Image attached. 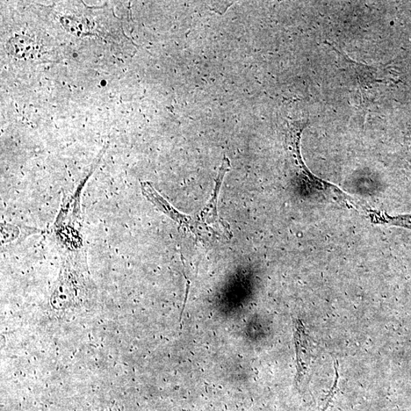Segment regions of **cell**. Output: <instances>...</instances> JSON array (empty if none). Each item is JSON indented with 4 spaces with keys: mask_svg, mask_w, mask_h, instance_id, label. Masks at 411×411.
<instances>
[{
    "mask_svg": "<svg viewBox=\"0 0 411 411\" xmlns=\"http://www.w3.org/2000/svg\"><path fill=\"white\" fill-rule=\"evenodd\" d=\"M230 169V161L226 157L223 160L221 167L219 170V175L216 178L215 185L213 189V193L211 196L210 202L204 208V210L201 212V220L206 222V224L215 229V230H220L221 232L226 233V235H232L229 228H225L226 223L223 222L220 219L218 211V198L220 196V190L221 189L223 179H224L226 173Z\"/></svg>",
    "mask_w": 411,
    "mask_h": 411,
    "instance_id": "1",
    "label": "cell"
},
{
    "mask_svg": "<svg viewBox=\"0 0 411 411\" xmlns=\"http://www.w3.org/2000/svg\"><path fill=\"white\" fill-rule=\"evenodd\" d=\"M141 189L143 196H145L151 203H153L158 210H160L165 215H167L169 218L178 222L180 226L187 227L193 233L198 234L196 223H194L190 216L185 215L178 212L175 207H173L167 200L163 198L160 194L154 189L152 185L148 182L142 183Z\"/></svg>",
    "mask_w": 411,
    "mask_h": 411,
    "instance_id": "2",
    "label": "cell"
},
{
    "mask_svg": "<svg viewBox=\"0 0 411 411\" xmlns=\"http://www.w3.org/2000/svg\"><path fill=\"white\" fill-rule=\"evenodd\" d=\"M39 49L35 41L25 35L15 36L7 43V50L18 59H32L39 53Z\"/></svg>",
    "mask_w": 411,
    "mask_h": 411,
    "instance_id": "3",
    "label": "cell"
},
{
    "mask_svg": "<svg viewBox=\"0 0 411 411\" xmlns=\"http://www.w3.org/2000/svg\"><path fill=\"white\" fill-rule=\"evenodd\" d=\"M295 344L297 350L298 378H302L305 373L307 355V338L305 329L299 320L295 321Z\"/></svg>",
    "mask_w": 411,
    "mask_h": 411,
    "instance_id": "4",
    "label": "cell"
},
{
    "mask_svg": "<svg viewBox=\"0 0 411 411\" xmlns=\"http://www.w3.org/2000/svg\"><path fill=\"white\" fill-rule=\"evenodd\" d=\"M61 21L65 30L76 36L85 35L92 30L90 21L84 18L64 17L61 18Z\"/></svg>",
    "mask_w": 411,
    "mask_h": 411,
    "instance_id": "5",
    "label": "cell"
}]
</instances>
